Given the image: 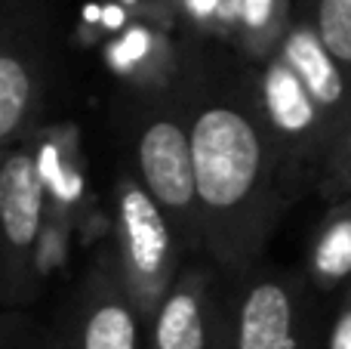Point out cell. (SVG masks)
Listing matches in <instances>:
<instances>
[{"mask_svg":"<svg viewBox=\"0 0 351 349\" xmlns=\"http://www.w3.org/2000/svg\"><path fill=\"white\" fill-rule=\"evenodd\" d=\"M188 124L204 216V251L219 266L243 272L256 263L290 195L293 173L256 102L253 80L219 84L185 78Z\"/></svg>","mask_w":351,"mask_h":349,"instance_id":"1","label":"cell"},{"mask_svg":"<svg viewBox=\"0 0 351 349\" xmlns=\"http://www.w3.org/2000/svg\"><path fill=\"white\" fill-rule=\"evenodd\" d=\"M182 84L164 93H148L152 102L136 117L133 161L136 177L170 216L185 254H191L204 251V216H200L188 99Z\"/></svg>","mask_w":351,"mask_h":349,"instance_id":"2","label":"cell"},{"mask_svg":"<svg viewBox=\"0 0 351 349\" xmlns=\"http://www.w3.org/2000/svg\"><path fill=\"white\" fill-rule=\"evenodd\" d=\"M111 229H114V260L121 269V282L148 331L164 297L170 294L182 272L179 263L185 247L164 207L133 173H123L114 185Z\"/></svg>","mask_w":351,"mask_h":349,"instance_id":"3","label":"cell"},{"mask_svg":"<svg viewBox=\"0 0 351 349\" xmlns=\"http://www.w3.org/2000/svg\"><path fill=\"white\" fill-rule=\"evenodd\" d=\"M0 226H3V300H28L49 226V195L34 139L12 142L0 167Z\"/></svg>","mask_w":351,"mask_h":349,"instance_id":"4","label":"cell"},{"mask_svg":"<svg viewBox=\"0 0 351 349\" xmlns=\"http://www.w3.org/2000/svg\"><path fill=\"white\" fill-rule=\"evenodd\" d=\"M256 68H259V74L253 78L256 102H259L262 117L268 121L274 139L284 148L293 173L299 179L317 177L324 155L333 142L330 121L324 117L311 93L305 90L302 78L280 49Z\"/></svg>","mask_w":351,"mask_h":349,"instance_id":"5","label":"cell"},{"mask_svg":"<svg viewBox=\"0 0 351 349\" xmlns=\"http://www.w3.org/2000/svg\"><path fill=\"white\" fill-rule=\"evenodd\" d=\"M43 93V43L31 6L3 0V41H0V142L31 136Z\"/></svg>","mask_w":351,"mask_h":349,"instance_id":"6","label":"cell"},{"mask_svg":"<svg viewBox=\"0 0 351 349\" xmlns=\"http://www.w3.org/2000/svg\"><path fill=\"white\" fill-rule=\"evenodd\" d=\"M228 349H311L302 284L280 272L256 275L228 315Z\"/></svg>","mask_w":351,"mask_h":349,"instance_id":"7","label":"cell"},{"mask_svg":"<svg viewBox=\"0 0 351 349\" xmlns=\"http://www.w3.org/2000/svg\"><path fill=\"white\" fill-rule=\"evenodd\" d=\"M216 278L210 269H182L164 297L152 328V349H219L228 331V315L219 319Z\"/></svg>","mask_w":351,"mask_h":349,"instance_id":"8","label":"cell"},{"mask_svg":"<svg viewBox=\"0 0 351 349\" xmlns=\"http://www.w3.org/2000/svg\"><path fill=\"white\" fill-rule=\"evenodd\" d=\"M142 331L145 325L121 282L114 251L102 254L80 291L74 349H142Z\"/></svg>","mask_w":351,"mask_h":349,"instance_id":"9","label":"cell"},{"mask_svg":"<svg viewBox=\"0 0 351 349\" xmlns=\"http://www.w3.org/2000/svg\"><path fill=\"white\" fill-rule=\"evenodd\" d=\"M102 56L111 71L142 93H164L182 84L185 62L176 49L173 34L152 16H123L121 28H108Z\"/></svg>","mask_w":351,"mask_h":349,"instance_id":"10","label":"cell"},{"mask_svg":"<svg viewBox=\"0 0 351 349\" xmlns=\"http://www.w3.org/2000/svg\"><path fill=\"white\" fill-rule=\"evenodd\" d=\"M37 161H40L43 179L49 195V223L68 229L62 223H71L84 201V170H80L77 133L71 124L49 130L43 139H34Z\"/></svg>","mask_w":351,"mask_h":349,"instance_id":"11","label":"cell"},{"mask_svg":"<svg viewBox=\"0 0 351 349\" xmlns=\"http://www.w3.org/2000/svg\"><path fill=\"white\" fill-rule=\"evenodd\" d=\"M228 3V37L247 65H262L278 53L293 19V0H225Z\"/></svg>","mask_w":351,"mask_h":349,"instance_id":"12","label":"cell"},{"mask_svg":"<svg viewBox=\"0 0 351 349\" xmlns=\"http://www.w3.org/2000/svg\"><path fill=\"white\" fill-rule=\"evenodd\" d=\"M308 282L315 291H336L351 282V198L327 210L308 245Z\"/></svg>","mask_w":351,"mask_h":349,"instance_id":"13","label":"cell"},{"mask_svg":"<svg viewBox=\"0 0 351 349\" xmlns=\"http://www.w3.org/2000/svg\"><path fill=\"white\" fill-rule=\"evenodd\" d=\"M293 10L315 25L324 47L351 74V0H293Z\"/></svg>","mask_w":351,"mask_h":349,"instance_id":"14","label":"cell"},{"mask_svg":"<svg viewBox=\"0 0 351 349\" xmlns=\"http://www.w3.org/2000/svg\"><path fill=\"white\" fill-rule=\"evenodd\" d=\"M317 192L330 204L351 198V115L348 121L336 130L327 155H324L321 173H317Z\"/></svg>","mask_w":351,"mask_h":349,"instance_id":"15","label":"cell"},{"mask_svg":"<svg viewBox=\"0 0 351 349\" xmlns=\"http://www.w3.org/2000/svg\"><path fill=\"white\" fill-rule=\"evenodd\" d=\"M173 22L200 37H228V3L225 0H167Z\"/></svg>","mask_w":351,"mask_h":349,"instance_id":"16","label":"cell"},{"mask_svg":"<svg viewBox=\"0 0 351 349\" xmlns=\"http://www.w3.org/2000/svg\"><path fill=\"white\" fill-rule=\"evenodd\" d=\"M327 349H351V282L346 284V300L336 309V319L327 334Z\"/></svg>","mask_w":351,"mask_h":349,"instance_id":"17","label":"cell"},{"mask_svg":"<svg viewBox=\"0 0 351 349\" xmlns=\"http://www.w3.org/2000/svg\"><path fill=\"white\" fill-rule=\"evenodd\" d=\"M37 349H68V346H65V344H62V340L49 337V340H40V344H37Z\"/></svg>","mask_w":351,"mask_h":349,"instance_id":"18","label":"cell"},{"mask_svg":"<svg viewBox=\"0 0 351 349\" xmlns=\"http://www.w3.org/2000/svg\"><path fill=\"white\" fill-rule=\"evenodd\" d=\"M219 349H228V331H225V340H222V346Z\"/></svg>","mask_w":351,"mask_h":349,"instance_id":"19","label":"cell"}]
</instances>
